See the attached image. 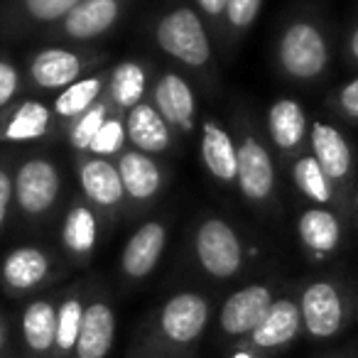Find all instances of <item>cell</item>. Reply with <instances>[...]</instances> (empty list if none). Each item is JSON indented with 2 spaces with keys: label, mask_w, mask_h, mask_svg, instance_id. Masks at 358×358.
<instances>
[{
  "label": "cell",
  "mask_w": 358,
  "mask_h": 358,
  "mask_svg": "<svg viewBox=\"0 0 358 358\" xmlns=\"http://www.w3.org/2000/svg\"><path fill=\"white\" fill-rule=\"evenodd\" d=\"M214 324V302L199 289H179L145 317L138 343L174 353H196Z\"/></svg>",
  "instance_id": "cell-1"
},
{
  "label": "cell",
  "mask_w": 358,
  "mask_h": 358,
  "mask_svg": "<svg viewBox=\"0 0 358 358\" xmlns=\"http://www.w3.org/2000/svg\"><path fill=\"white\" fill-rule=\"evenodd\" d=\"M294 294L302 314V336L307 341H334L358 324V285L346 275L309 278Z\"/></svg>",
  "instance_id": "cell-2"
},
{
  "label": "cell",
  "mask_w": 358,
  "mask_h": 358,
  "mask_svg": "<svg viewBox=\"0 0 358 358\" xmlns=\"http://www.w3.org/2000/svg\"><path fill=\"white\" fill-rule=\"evenodd\" d=\"M192 258L214 282H231L248 270L253 248L224 216H204L192 234Z\"/></svg>",
  "instance_id": "cell-3"
},
{
  "label": "cell",
  "mask_w": 358,
  "mask_h": 358,
  "mask_svg": "<svg viewBox=\"0 0 358 358\" xmlns=\"http://www.w3.org/2000/svg\"><path fill=\"white\" fill-rule=\"evenodd\" d=\"M278 69L292 81H319L331 64V45L317 20L294 17L280 30L275 45Z\"/></svg>",
  "instance_id": "cell-4"
},
{
  "label": "cell",
  "mask_w": 358,
  "mask_h": 358,
  "mask_svg": "<svg viewBox=\"0 0 358 358\" xmlns=\"http://www.w3.org/2000/svg\"><path fill=\"white\" fill-rule=\"evenodd\" d=\"M155 42L167 57L192 71L209 69L214 52L204 17L189 6H174L155 22Z\"/></svg>",
  "instance_id": "cell-5"
},
{
  "label": "cell",
  "mask_w": 358,
  "mask_h": 358,
  "mask_svg": "<svg viewBox=\"0 0 358 358\" xmlns=\"http://www.w3.org/2000/svg\"><path fill=\"white\" fill-rule=\"evenodd\" d=\"M280 285L273 280H255L243 287L234 289L229 297L221 302L214 319V343L221 351L234 348L241 338H245L260 319L268 314L273 302L280 297Z\"/></svg>",
  "instance_id": "cell-6"
},
{
  "label": "cell",
  "mask_w": 358,
  "mask_h": 358,
  "mask_svg": "<svg viewBox=\"0 0 358 358\" xmlns=\"http://www.w3.org/2000/svg\"><path fill=\"white\" fill-rule=\"evenodd\" d=\"M302 336V314H299L297 294L280 292L260 324L241 338L226 358H280L287 353Z\"/></svg>",
  "instance_id": "cell-7"
},
{
  "label": "cell",
  "mask_w": 358,
  "mask_h": 358,
  "mask_svg": "<svg viewBox=\"0 0 358 358\" xmlns=\"http://www.w3.org/2000/svg\"><path fill=\"white\" fill-rule=\"evenodd\" d=\"M62 260L45 245L22 243L0 258V289L13 299L42 294L59 280Z\"/></svg>",
  "instance_id": "cell-8"
},
{
  "label": "cell",
  "mask_w": 358,
  "mask_h": 358,
  "mask_svg": "<svg viewBox=\"0 0 358 358\" xmlns=\"http://www.w3.org/2000/svg\"><path fill=\"white\" fill-rule=\"evenodd\" d=\"M62 196V172L55 159L27 157L13 169V201L17 216L42 221L55 211Z\"/></svg>",
  "instance_id": "cell-9"
},
{
  "label": "cell",
  "mask_w": 358,
  "mask_h": 358,
  "mask_svg": "<svg viewBox=\"0 0 358 358\" xmlns=\"http://www.w3.org/2000/svg\"><path fill=\"white\" fill-rule=\"evenodd\" d=\"M236 148H238L236 185L241 189V196L253 206H268L278 187V169L268 145L253 130H243Z\"/></svg>",
  "instance_id": "cell-10"
},
{
  "label": "cell",
  "mask_w": 358,
  "mask_h": 358,
  "mask_svg": "<svg viewBox=\"0 0 358 358\" xmlns=\"http://www.w3.org/2000/svg\"><path fill=\"white\" fill-rule=\"evenodd\" d=\"M118 314L110 294L99 285H86V307L74 358H108L115 346Z\"/></svg>",
  "instance_id": "cell-11"
},
{
  "label": "cell",
  "mask_w": 358,
  "mask_h": 358,
  "mask_svg": "<svg viewBox=\"0 0 358 358\" xmlns=\"http://www.w3.org/2000/svg\"><path fill=\"white\" fill-rule=\"evenodd\" d=\"M169 229L164 221H145L125 241L118 258V270L125 282L140 285L155 273L167 248Z\"/></svg>",
  "instance_id": "cell-12"
},
{
  "label": "cell",
  "mask_w": 358,
  "mask_h": 358,
  "mask_svg": "<svg viewBox=\"0 0 358 358\" xmlns=\"http://www.w3.org/2000/svg\"><path fill=\"white\" fill-rule=\"evenodd\" d=\"M294 231H297L299 245L312 263H324L338 255L343 238H346V229H343L338 211L314 204L299 211Z\"/></svg>",
  "instance_id": "cell-13"
},
{
  "label": "cell",
  "mask_w": 358,
  "mask_h": 358,
  "mask_svg": "<svg viewBox=\"0 0 358 358\" xmlns=\"http://www.w3.org/2000/svg\"><path fill=\"white\" fill-rule=\"evenodd\" d=\"M96 64V57L91 52H76L66 47H45L35 52L27 64L32 86L40 91H57L66 89L69 84L86 76V69Z\"/></svg>",
  "instance_id": "cell-14"
},
{
  "label": "cell",
  "mask_w": 358,
  "mask_h": 358,
  "mask_svg": "<svg viewBox=\"0 0 358 358\" xmlns=\"http://www.w3.org/2000/svg\"><path fill=\"white\" fill-rule=\"evenodd\" d=\"M307 143L312 157L338 189L343 185H353V148L336 125L322 118L312 120Z\"/></svg>",
  "instance_id": "cell-15"
},
{
  "label": "cell",
  "mask_w": 358,
  "mask_h": 358,
  "mask_svg": "<svg viewBox=\"0 0 358 358\" xmlns=\"http://www.w3.org/2000/svg\"><path fill=\"white\" fill-rule=\"evenodd\" d=\"M59 294H37L20 312V358H52Z\"/></svg>",
  "instance_id": "cell-16"
},
{
  "label": "cell",
  "mask_w": 358,
  "mask_h": 358,
  "mask_svg": "<svg viewBox=\"0 0 358 358\" xmlns=\"http://www.w3.org/2000/svg\"><path fill=\"white\" fill-rule=\"evenodd\" d=\"M76 177H79L84 199L96 211L115 214L118 209H123L125 189L115 162H110L106 157H96V155H84L76 162Z\"/></svg>",
  "instance_id": "cell-17"
},
{
  "label": "cell",
  "mask_w": 358,
  "mask_h": 358,
  "mask_svg": "<svg viewBox=\"0 0 358 358\" xmlns=\"http://www.w3.org/2000/svg\"><path fill=\"white\" fill-rule=\"evenodd\" d=\"M125 13V0H81L62 22L55 35L69 42H91L108 35Z\"/></svg>",
  "instance_id": "cell-18"
},
{
  "label": "cell",
  "mask_w": 358,
  "mask_h": 358,
  "mask_svg": "<svg viewBox=\"0 0 358 358\" xmlns=\"http://www.w3.org/2000/svg\"><path fill=\"white\" fill-rule=\"evenodd\" d=\"M152 106L159 110L172 133H194L196 96L192 84L179 71H164L152 86Z\"/></svg>",
  "instance_id": "cell-19"
},
{
  "label": "cell",
  "mask_w": 358,
  "mask_h": 358,
  "mask_svg": "<svg viewBox=\"0 0 358 358\" xmlns=\"http://www.w3.org/2000/svg\"><path fill=\"white\" fill-rule=\"evenodd\" d=\"M115 167L120 172V182L125 189V201L140 206L152 201L155 196L162 192L164 187V167L152 157V155L138 152V150L128 148L118 155Z\"/></svg>",
  "instance_id": "cell-20"
},
{
  "label": "cell",
  "mask_w": 358,
  "mask_h": 358,
  "mask_svg": "<svg viewBox=\"0 0 358 358\" xmlns=\"http://www.w3.org/2000/svg\"><path fill=\"white\" fill-rule=\"evenodd\" d=\"M99 211L89 201H74L66 209L59 229V243L64 248V255L74 265H89L99 245Z\"/></svg>",
  "instance_id": "cell-21"
},
{
  "label": "cell",
  "mask_w": 358,
  "mask_h": 358,
  "mask_svg": "<svg viewBox=\"0 0 358 358\" xmlns=\"http://www.w3.org/2000/svg\"><path fill=\"white\" fill-rule=\"evenodd\" d=\"M309 135V120L304 113V106L297 99H282L273 101L268 108V138L275 150L285 157H299L304 150Z\"/></svg>",
  "instance_id": "cell-22"
},
{
  "label": "cell",
  "mask_w": 358,
  "mask_h": 358,
  "mask_svg": "<svg viewBox=\"0 0 358 358\" xmlns=\"http://www.w3.org/2000/svg\"><path fill=\"white\" fill-rule=\"evenodd\" d=\"M52 118V108L40 99H25L15 106H8L0 113V143L20 145L47 138Z\"/></svg>",
  "instance_id": "cell-23"
},
{
  "label": "cell",
  "mask_w": 358,
  "mask_h": 358,
  "mask_svg": "<svg viewBox=\"0 0 358 358\" xmlns=\"http://www.w3.org/2000/svg\"><path fill=\"white\" fill-rule=\"evenodd\" d=\"M201 162H204L206 172L219 185H236V177H238V148H236L231 130H226L214 118L201 120Z\"/></svg>",
  "instance_id": "cell-24"
},
{
  "label": "cell",
  "mask_w": 358,
  "mask_h": 358,
  "mask_svg": "<svg viewBox=\"0 0 358 358\" xmlns=\"http://www.w3.org/2000/svg\"><path fill=\"white\" fill-rule=\"evenodd\" d=\"M125 123V138L130 148L145 155H162L172 148V128L164 123L159 110L152 106V101H140L135 108H130L123 115Z\"/></svg>",
  "instance_id": "cell-25"
},
{
  "label": "cell",
  "mask_w": 358,
  "mask_h": 358,
  "mask_svg": "<svg viewBox=\"0 0 358 358\" xmlns=\"http://www.w3.org/2000/svg\"><path fill=\"white\" fill-rule=\"evenodd\" d=\"M86 307V285H74L59 294L57 304V334L52 358H74Z\"/></svg>",
  "instance_id": "cell-26"
},
{
  "label": "cell",
  "mask_w": 358,
  "mask_h": 358,
  "mask_svg": "<svg viewBox=\"0 0 358 358\" xmlns=\"http://www.w3.org/2000/svg\"><path fill=\"white\" fill-rule=\"evenodd\" d=\"M148 91V69L140 62L125 59L108 71V84H106V101L115 113H128L130 108L145 101Z\"/></svg>",
  "instance_id": "cell-27"
},
{
  "label": "cell",
  "mask_w": 358,
  "mask_h": 358,
  "mask_svg": "<svg viewBox=\"0 0 358 358\" xmlns=\"http://www.w3.org/2000/svg\"><path fill=\"white\" fill-rule=\"evenodd\" d=\"M289 179L297 187V192L314 206H327L334 209L338 204V187L324 174V169L317 164L312 152H302L289 164Z\"/></svg>",
  "instance_id": "cell-28"
},
{
  "label": "cell",
  "mask_w": 358,
  "mask_h": 358,
  "mask_svg": "<svg viewBox=\"0 0 358 358\" xmlns=\"http://www.w3.org/2000/svg\"><path fill=\"white\" fill-rule=\"evenodd\" d=\"M106 84H108V74H86L79 81L69 84L66 89H62L57 94L55 103H52L55 118L74 123L91 106H96L101 99H106Z\"/></svg>",
  "instance_id": "cell-29"
},
{
  "label": "cell",
  "mask_w": 358,
  "mask_h": 358,
  "mask_svg": "<svg viewBox=\"0 0 358 358\" xmlns=\"http://www.w3.org/2000/svg\"><path fill=\"white\" fill-rule=\"evenodd\" d=\"M81 0H13L15 27H55L62 22Z\"/></svg>",
  "instance_id": "cell-30"
},
{
  "label": "cell",
  "mask_w": 358,
  "mask_h": 358,
  "mask_svg": "<svg viewBox=\"0 0 358 358\" xmlns=\"http://www.w3.org/2000/svg\"><path fill=\"white\" fill-rule=\"evenodd\" d=\"M110 113H113L110 103L106 99H101L99 103L91 106L84 115H79V118L69 125V145L71 148L81 155L89 152L91 143H94V138L99 135V130L103 128V123L108 120Z\"/></svg>",
  "instance_id": "cell-31"
},
{
  "label": "cell",
  "mask_w": 358,
  "mask_h": 358,
  "mask_svg": "<svg viewBox=\"0 0 358 358\" xmlns=\"http://www.w3.org/2000/svg\"><path fill=\"white\" fill-rule=\"evenodd\" d=\"M260 10H263V0H226L221 32L229 35L231 40H238L241 35H245L253 27Z\"/></svg>",
  "instance_id": "cell-32"
},
{
  "label": "cell",
  "mask_w": 358,
  "mask_h": 358,
  "mask_svg": "<svg viewBox=\"0 0 358 358\" xmlns=\"http://www.w3.org/2000/svg\"><path fill=\"white\" fill-rule=\"evenodd\" d=\"M125 143H128V138H125L123 115L113 110V113L108 115V120L103 123V128L99 130V135L94 138V143H91L86 155H96V157H106V159H110L113 155L118 157L125 150Z\"/></svg>",
  "instance_id": "cell-33"
},
{
  "label": "cell",
  "mask_w": 358,
  "mask_h": 358,
  "mask_svg": "<svg viewBox=\"0 0 358 358\" xmlns=\"http://www.w3.org/2000/svg\"><path fill=\"white\" fill-rule=\"evenodd\" d=\"M329 106H331L341 118L358 123V76H353V79H348L343 86H338L331 94V99H329Z\"/></svg>",
  "instance_id": "cell-34"
},
{
  "label": "cell",
  "mask_w": 358,
  "mask_h": 358,
  "mask_svg": "<svg viewBox=\"0 0 358 358\" xmlns=\"http://www.w3.org/2000/svg\"><path fill=\"white\" fill-rule=\"evenodd\" d=\"M20 84H22V76L17 64L6 59V57H0V110H6L15 101Z\"/></svg>",
  "instance_id": "cell-35"
},
{
  "label": "cell",
  "mask_w": 358,
  "mask_h": 358,
  "mask_svg": "<svg viewBox=\"0 0 358 358\" xmlns=\"http://www.w3.org/2000/svg\"><path fill=\"white\" fill-rule=\"evenodd\" d=\"M13 209H15V201H13V167L0 159V234L8 229Z\"/></svg>",
  "instance_id": "cell-36"
},
{
  "label": "cell",
  "mask_w": 358,
  "mask_h": 358,
  "mask_svg": "<svg viewBox=\"0 0 358 358\" xmlns=\"http://www.w3.org/2000/svg\"><path fill=\"white\" fill-rule=\"evenodd\" d=\"M196 13L209 22L214 30H221L224 25V13H226V0H194Z\"/></svg>",
  "instance_id": "cell-37"
},
{
  "label": "cell",
  "mask_w": 358,
  "mask_h": 358,
  "mask_svg": "<svg viewBox=\"0 0 358 358\" xmlns=\"http://www.w3.org/2000/svg\"><path fill=\"white\" fill-rule=\"evenodd\" d=\"M125 358H196V353H174V351H164V348L145 346V343L135 341Z\"/></svg>",
  "instance_id": "cell-38"
},
{
  "label": "cell",
  "mask_w": 358,
  "mask_h": 358,
  "mask_svg": "<svg viewBox=\"0 0 358 358\" xmlns=\"http://www.w3.org/2000/svg\"><path fill=\"white\" fill-rule=\"evenodd\" d=\"M10 353V322H8L6 312L0 309V356Z\"/></svg>",
  "instance_id": "cell-39"
},
{
  "label": "cell",
  "mask_w": 358,
  "mask_h": 358,
  "mask_svg": "<svg viewBox=\"0 0 358 358\" xmlns=\"http://www.w3.org/2000/svg\"><path fill=\"white\" fill-rule=\"evenodd\" d=\"M346 57L351 64H358V22L351 27V32L346 37Z\"/></svg>",
  "instance_id": "cell-40"
},
{
  "label": "cell",
  "mask_w": 358,
  "mask_h": 358,
  "mask_svg": "<svg viewBox=\"0 0 358 358\" xmlns=\"http://www.w3.org/2000/svg\"><path fill=\"white\" fill-rule=\"evenodd\" d=\"M319 358H358V346H343L336 348V351H329Z\"/></svg>",
  "instance_id": "cell-41"
},
{
  "label": "cell",
  "mask_w": 358,
  "mask_h": 358,
  "mask_svg": "<svg viewBox=\"0 0 358 358\" xmlns=\"http://www.w3.org/2000/svg\"><path fill=\"white\" fill-rule=\"evenodd\" d=\"M0 358H15V356H13V353H6V356H0Z\"/></svg>",
  "instance_id": "cell-42"
}]
</instances>
